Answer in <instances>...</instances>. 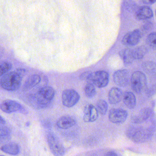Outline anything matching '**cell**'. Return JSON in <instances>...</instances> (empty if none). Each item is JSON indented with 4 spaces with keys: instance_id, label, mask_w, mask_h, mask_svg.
I'll return each mask as SVG.
<instances>
[{
    "instance_id": "obj_1",
    "label": "cell",
    "mask_w": 156,
    "mask_h": 156,
    "mask_svg": "<svg viewBox=\"0 0 156 156\" xmlns=\"http://www.w3.org/2000/svg\"><path fill=\"white\" fill-rule=\"evenodd\" d=\"M24 73L23 69L9 72L2 78L0 81L1 86L3 89L8 91L18 90L21 85Z\"/></svg>"
},
{
    "instance_id": "obj_2",
    "label": "cell",
    "mask_w": 156,
    "mask_h": 156,
    "mask_svg": "<svg viewBox=\"0 0 156 156\" xmlns=\"http://www.w3.org/2000/svg\"><path fill=\"white\" fill-rule=\"evenodd\" d=\"M155 130V126H151L146 128L142 126H136L130 140L135 143H144L152 137Z\"/></svg>"
},
{
    "instance_id": "obj_3",
    "label": "cell",
    "mask_w": 156,
    "mask_h": 156,
    "mask_svg": "<svg viewBox=\"0 0 156 156\" xmlns=\"http://www.w3.org/2000/svg\"><path fill=\"white\" fill-rule=\"evenodd\" d=\"M131 87L136 94H140L145 90L147 86V78L144 73L136 71L130 77Z\"/></svg>"
},
{
    "instance_id": "obj_4",
    "label": "cell",
    "mask_w": 156,
    "mask_h": 156,
    "mask_svg": "<svg viewBox=\"0 0 156 156\" xmlns=\"http://www.w3.org/2000/svg\"><path fill=\"white\" fill-rule=\"evenodd\" d=\"M87 83L93 84L98 88L105 87L109 82V75L105 71H98L91 73Z\"/></svg>"
},
{
    "instance_id": "obj_5",
    "label": "cell",
    "mask_w": 156,
    "mask_h": 156,
    "mask_svg": "<svg viewBox=\"0 0 156 156\" xmlns=\"http://www.w3.org/2000/svg\"><path fill=\"white\" fill-rule=\"evenodd\" d=\"M47 142L52 153L56 156H61L64 155L65 149L63 145L59 139L52 132L47 135Z\"/></svg>"
},
{
    "instance_id": "obj_6",
    "label": "cell",
    "mask_w": 156,
    "mask_h": 156,
    "mask_svg": "<svg viewBox=\"0 0 156 156\" xmlns=\"http://www.w3.org/2000/svg\"><path fill=\"white\" fill-rule=\"evenodd\" d=\"M55 91L50 86H45L39 89L35 95L37 102L43 105H48L54 98Z\"/></svg>"
},
{
    "instance_id": "obj_7",
    "label": "cell",
    "mask_w": 156,
    "mask_h": 156,
    "mask_svg": "<svg viewBox=\"0 0 156 156\" xmlns=\"http://www.w3.org/2000/svg\"><path fill=\"white\" fill-rule=\"evenodd\" d=\"M80 95L74 89H66L62 94L63 104L67 107H72L75 105L80 100Z\"/></svg>"
},
{
    "instance_id": "obj_8",
    "label": "cell",
    "mask_w": 156,
    "mask_h": 156,
    "mask_svg": "<svg viewBox=\"0 0 156 156\" xmlns=\"http://www.w3.org/2000/svg\"><path fill=\"white\" fill-rule=\"evenodd\" d=\"M115 84L121 87H125L129 83L130 76L126 69L119 70L115 72L113 76Z\"/></svg>"
},
{
    "instance_id": "obj_9",
    "label": "cell",
    "mask_w": 156,
    "mask_h": 156,
    "mask_svg": "<svg viewBox=\"0 0 156 156\" xmlns=\"http://www.w3.org/2000/svg\"><path fill=\"white\" fill-rule=\"evenodd\" d=\"M143 35L140 30H136L127 33L122 39V43L127 46H134L139 42Z\"/></svg>"
},
{
    "instance_id": "obj_10",
    "label": "cell",
    "mask_w": 156,
    "mask_h": 156,
    "mask_svg": "<svg viewBox=\"0 0 156 156\" xmlns=\"http://www.w3.org/2000/svg\"><path fill=\"white\" fill-rule=\"evenodd\" d=\"M128 112L122 108H113L109 112L108 118L113 123H122L126 120Z\"/></svg>"
},
{
    "instance_id": "obj_11",
    "label": "cell",
    "mask_w": 156,
    "mask_h": 156,
    "mask_svg": "<svg viewBox=\"0 0 156 156\" xmlns=\"http://www.w3.org/2000/svg\"><path fill=\"white\" fill-rule=\"evenodd\" d=\"M0 108L2 111L7 113H11L17 111L23 112V108L20 104L14 100L7 99L4 100L0 105Z\"/></svg>"
},
{
    "instance_id": "obj_12",
    "label": "cell",
    "mask_w": 156,
    "mask_h": 156,
    "mask_svg": "<svg viewBox=\"0 0 156 156\" xmlns=\"http://www.w3.org/2000/svg\"><path fill=\"white\" fill-rule=\"evenodd\" d=\"M98 117V112L96 108L92 104L87 105L84 109L83 120L85 122H93Z\"/></svg>"
},
{
    "instance_id": "obj_13",
    "label": "cell",
    "mask_w": 156,
    "mask_h": 156,
    "mask_svg": "<svg viewBox=\"0 0 156 156\" xmlns=\"http://www.w3.org/2000/svg\"><path fill=\"white\" fill-rule=\"evenodd\" d=\"M152 114V110L150 108H144L140 111L136 115L134 116L131 119V121L134 124L143 123L147 120Z\"/></svg>"
},
{
    "instance_id": "obj_14",
    "label": "cell",
    "mask_w": 156,
    "mask_h": 156,
    "mask_svg": "<svg viewBox=\"0 0 156 156\" xmlns=\"http://www.w3.org/2000/svg\"><path fill=\"white\" fill-rule=\"evenodd\" d=\"M76 123V120L74 118L69 116H64L57 120L56 125L60 128L65 129L73 126Z\"/></svg>"
},
{
    "instance_id": "obj_15",
    "label": "cell",
    "mask_w": 156,
    "mask_h": 156,
    "mask_svg": "<svg viewBox=\"0 0 156 156\" xmlns=\"http://www.w3.org/2000/svg\"><path fill=\"white\" fill-rule=\"evenodd\" d=\"M123 94L121 89L117 87H113L110 89L108 95L109 103L115 105L119 103L123 98Z\"/></svg>"
},
{
    "instance_id": "obj_16",
    "label": "cell",
    "mask_w": 156,
    "mask_h": 156,
    "mask_svg": "<svg viewBox=\"0 0 156 156\" xmlns=\"http://www.w3.org/2000/svg\"><path fill=\"white\" fill-rule=\"evenodd\" d=\"M123 102L128 108L133 109L136 105V96L132 92H125L123 94Z\"/></svg>"
},
{
    "instance_id": "obj_17",
    "label": "cell",
    "mask_w": 156,
    "mask_h": 156,
    "mask_svg": "<svg viewBox=\"0 0 156 156\" xmlns=\"http://www.w3.org/2000/svg\"><path fill=\"white\" fill-rule=\"evenodd\" d=\"M41 81V77L38 75H33L29 76L24 83L23 86V90L28 91L33 88L35 86L38 85Z\"/></svg>"
},
{
    "instance_id": "obj_18",
    "label": "cell",
    "mask_w": 156,
    "mask_h": 156,
    "mask_svg": "<svg viewBox=\"0 0 156 156\" xmlns=\"http://www.w3.org/2000/svg\"><path fill=\"white\" fill-rule=\"evenodd\" d=\"M1 150L5 153L12 155H18L20 153V147L15 142H9L4 144L0 148Z\"/></svg>"
},
{
    "instance_id": "obj_19",
    "label": "cell",
    "mask_w": 156,
    "mask_h": 156,
    "mask_svg": "<svg viewBox=\"0 0 156 156\" xmlns=\"http://www.w3.org/2000/svg\"><path fill=\"white\" fill-rule=\"evenodd\" d=\"M153 16L152 10L147 6H144L140 8L136 12V17L139 20H144L151 18Z\"/></svg>"
},
{
    "instance_id": "obj_20",
    "label": "cell",
    "mask_w": 156,
    "mask_h": 156,
    "mask_svg": "<svg viewBox=\"0 0 156 156\" xmlns=\"http://www.w3.org/2000/svg\"><path fill=\"white\" fill-rule=\"evenodd\" d=\"M119 54L125 65L130 64L134 61L132 50L131 49H123L119 52Z\"/></svg>"
},
{
    "instance_id": "obj_21",
    "label": "cell",
    "mask_w": 156,
    "mask_h": 156,
    "mask_svg": "<svg viewBox=\"0 0 156 156\" xmlns=\"http://www.w3.org/2000/svg\"><path fill=\"white\" fill-rule=\"evenodd\" d=\"M147 52V48L144 45L139 46L134 50H132L134 60H140L142 59Z\"/></svg>"
},
{
    "instance_id": "obj_22",
    "label": "cell",
    "mask_w": 156,
    "mask_h": 156,
    "mask_svg": "<svg viewBox=\"0 0 156 156\" xmlns=\"http://www.w3.org/2000/svg\"><path fill=\"white\" fill-rule=\"evenodd\" d=\"M10 131L7 127L0 126V143L6 142L10 139Z\"/></svg>"
},
{
    "instance_id": "obj_23",
    "label": "cell",
    "mask_w": 156,
    "mask_h": 156,
    "mask_svg": "<svg viewBox=\"0 0 156 156\" xmlns=\"http://www.w3.org/2000/svg\"><path fill=\"white\" fill-rule=\"evenodd\" d=\"M84 92L86 95L89 98L94 97L96 94V90L95 86L89 83H87L86 85L84 88Z\"/></svg>"
},
{
    "instance_id": "obj_24",
    "label": "cell",
    "mask_w": 156,
    "mask_h": 156,
    "mask_svg": "<svg viewBox=\"0 0 156 156\" xmlns=\"http://www.w3.org/2000/svg\"><path fill=\"white\" fill-rule=\"evenodd\" d=\"M96 108L98 113L101 115H105L107 112L108 105L105 100L101 99L98 102Z\"/></svg>"
},
{
    "instance_id": "obj_25",
    "label": "cell",
    "mask_w": 156,
    "mask_h": 156,
    "mask_svg": "<svg viewBox=\"0 0 156 156\" xmlns=\"http://www.w3.org/2000/svg\"><path fill=\"white\" fill-rule=\"evenodd\" d=\"M143 70L147 74L155 73L156 65L155 63L152 62H147L142 65Z\"/></svg>"
},
{
    "instance_id": "obj_26",
    "label": "cell",
    "mask_w": 156,
    "mask_h": 156,
    "mask_svg": "<svg viewBox=\"0 0 156 156\" xmlns=\"http://www.w3.org/2000/svg\"><path fill=\"white\" fill-rule=\"evenodd\" d=\"M12 66V64L9 62H4L0 64V76L10 71Z\"/></svg>"
},
{
    "instance_id": "obj_27",
    "label": "cell",
    "mask_w": 156,
    "mask_h": 156,
    "mask_svg": "<svg viewBox=\"0 0 156 156\" xmlns=\"http://www.w3.org/2000/svg\"><path fill=\"white\" fill-rule=\"evenodd\" d=\"M147 43L148 45L152 49H156V34L155 32L150 34L147 37Z\"/></svg>"
},
{
    "instance_id": "obj_28",
    "label": "cell",
    "mask_w": 156,
    "mask_h": 156,
    "mask_svg": "<svg viewBox=\"0 0 156 156\" xmlns=\"http://www.w3.org/2000/svg\"><path fill=\"white\" fill-rule=\"evenodd\" d=\"M155 86L151 85L149 86V87L147 86L144 91L146 93V95L150 97L152 96L155 94Z\"/></svg>"
},
{
    "instance_id": "obj_29",
    "label": "cell",
    "mask_w": 156,
    "mask_h": 156,
    "mask_svg": "<svg viewBox=\"0 0 156 156\" xmlns=\"http://www.w3.org/2000/svg\"><path fill=\"white\" fill-rule=\"evenodd\" d=\"M92 72H85L83 73L80 75L79 78L81 80H83V81H87V79L89 78L91 75Z\"/></svg>"
},
{
    "instance_id": "obj_30",
    "label": "cell",
    "mask_w": 156,
    "mask_h": 156,
    "mask_svg": "<svg viewBox=\"0 0 156 156\" xmlns=\"http://www.w3.org/2000/svg\"><path fill=\"white\" fill-rule=\"evenodd\" d=\"M156 0H143V2L144 4H151L155 3Z\"/></svg>"
},
{
    "instance_id": "obj_31",
    "label": "cell",
    "mask_w": 156,
    "mask_h": 156,
    "mask_svg": "<svg viewBox=\"0 0 156 156\" xmlns=\"http://www.w3.org/2000/svg\"><path fill=\"white\" fill-rule=\"evenodd\" d=\"M105 155H106V156H117L118 154L114 151H111L107 152L105 154Z\"/></svg>"
},
{
    "instance_id": "obj_32",
    "label": "cell",
    "mask_w": 156,
    "mask_h": 156,
    "mask_svg": "<svg viewBox=\"0 0 156 156\" xmlns=\"http://www.w3.org/2000/svg\"><path fill=\"white\" fill-rule=\"evenodd\" d=\"M6 123V121L5 119L0 115V124L1 125H4Z\"/></svg>"
},
{
    "instance_id": "obj_33",
    "label": "cell",
    "mask_w": 156,
    "mask_h": 156,
    "mask_svg": "<svg viewBox=\"0 0 156 156\" xmlns=\"http://www.w3.org/2000/svg\"><path fill=\"white\" fill-rule=\"evenodd\" d=\"M30 123L29 122H27V123H26V126H30Z\"/></svg>"
}]
</instances>
